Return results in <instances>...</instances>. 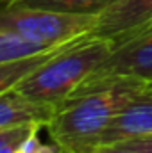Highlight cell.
<instances>
[{"label":"cell","instance_id":"1","mask_svg":"<svg viewBox=\"0 0 152 153\" xmlns=\"http://www.w3.org/2000/svg\"><path fill=\"white\" fill-rule=\"evenodd\" d=\"M143 87L140 84H113L68 98L45 126L52 143L63 153L93 152L116 112Z\"/></svg>","mask_w":152,"mask_h":153},{"label":"cell","instance_id":"2","mask_svg":"<svg viewBox=\"0 0 152 153\" xmlns=\"http://www.w3.org/2000/svg\"><path fill=\"white\" fill-rule=\"evenodd\" d=\"M109 52V39L88 34L54 52L31 75L25 76L14 91L32 102L57 109L99 68Z\"/></svg>","mask_w":152,"mask_h":153},{"label":"cell","instance_id":"3","mask_svg":"<svg viewBox=\"0 0 152 153\" xmlns=\"http://www.w3.org/2000/svg\"><path fill=\"white\" fill-rule=\"evenodd\" d=\"M97 16L66 14L48 9L11 4L0 9V29L41 48H59L91 34Z\"/></svg>","mask_w":152,"mask_h":153},{"label":"cell","instance_id":"4","mask_svg":"<svg viewBox=\"0 0 152 153\" xmlns=\"http://www.w3.org/2000/svg\"><path fill=\"white\" fill-rule=\"evenodd\" d=\"M113 84H152V25L127 38L111 41L109 55L77 87L72 96Z\"/></svg>","mask_w":152,"mask_h":153},{"label":"cell","instance_id":"5","mask_svg":"<svg viewBox=\"0 0 152 153\" xmlns=\"http://www.w3.org/2000/svg\"><path fill=\"white\" fill-rule=\"evenodd\" d=\"M149 25H152V0H116L99 16L90 36L116 41Z\"/></svg>","mask_w":152,"mask_h":153},{"label":"cell","instance_id":"6","mask_svg":"<svg viewBox=\"0 0 152 153\" xmlns=\"http://www.w3.org/2000/svg\"><path fill=\"white\" fill-rule=\"evenodd\" d=\"M152 134V93L145 87L116 112L99 139V146L118 144L132 137Z\"/></svg>","mask_w":152,"mask_h":153},{"label":"cell","instance_id":"7","mask_svg":"<svg viewBox=\"0 0 152 153\" xmlns=\"http://www.w3.org/2000/svg\"><path fill=\"white\" fill-rule=\"evenodd\" d=\"M56 111H57L56 107L32 102L13 89L0 94V128L18 126V125L47 126V123L52 119Z\"/></svg>","mask_w":152,"mask_h":153},{"label":"cell","instance_id":"8","mask_svg":"<svg viewBox=\"0 0 152 153\" xmlns=\"http://www.w3.org/2000/svg\"><path fill=\"white\" fill-rule=\"evenodd\" d=\"M116 0H16L18 5L48 9L66 14H84V16H100L106 13Z\"/></svg>","mask_w":152,"mask_h":153},{"label":"cell","instance_id":"9","mask_svg":"<svg viewBox=\"0 0 152 153\" xmlns=\"http://www.w3.org/2000/svg\"><path fill=\"white\" fill-rule=\"evenodd\" d=\"M63 48V46H59ZM59 48H52L47 52H41L31 57H23V59H16V61H9V62H2L0 64V94L13 91L27 75H31L39 64H43L54 52H57Z\"/></svg>","mask_w":152,"mask_h":153},{"label":"cell","instance_id":"10","mask_svg":"<svg viewBox=\"0 0 152 153\" xmlns=\"http://www.w3.org/2000/svg\"><path fill=\"white\" fill-rule=\"evenodd\" d=\"M48 50H52V48H48ZM41 52H47V48H41L13 32L0 29V64L16 61V59H23V57H31V55H36Z\"/></svg>","mask_w":152,"mask_h":153},{"label":"cell","instance_id":"11","mask_svg":"<svg viewBox=\"0 0 152 153\" xmlns=\"http://www.w3.org/2000/svg\"><path fill=\"white\" fill-rule=\"evenodd\" d=\"M41 128V125H18L0 128V153H14L31 134L39 132Z\"/></svg>","mask_w":152,"mask_h":153},{"label":"cell","instance_id":"12","mask_svg":"<svg viewBox=\"0 0 152 153\" xmlns=\"http://www.w3.org/2000/svg\"><path fill=\"white\" fill-rule=\"evenodd\" d=\"M14 153H63V152L59 150V146L56 143H52V144L41 143L38 137V132H34L18 146V150Z\"/></svg>","mask_w":152,"mask_h":153},{"label":"cell","instance_id":"13","mask_svg":"<svg viewBox=\"0 0 152 153\" xmlns=\"http://www.w3.org/2000/svg\"><path fill=\"white\" fill-rule=\"evenodd\" d=\"M118 144L125 146V148H131V150H136V152H141V153H152V134L132 137V139H127V141L118 143Z\"/></svg>","mask_w":152,"mask_h":153},{"label":"cell","instance_id":"14","mask_svg":"<svg viewBox=\"0 0 152 153\" xmlns=\"http://www.w3.org/2000/svg\"><path fill=\"white\" fill-rule=\"evenodd\" d=\"M90 153H141V152H136V150H131V148H125V146H120V144H104V146H97Z\"/></svg>","mask_w":152,"mask_h":153},{"label":"cell","instance_id":"15","mask_svg":"<svg viewBox=\"0 0 152 153\" xmlns=\"http://www.w3.org/2000/svg\"><path fill=\"white\" fill-rule=\"evenodd\" d=\"M16 0H0V9L2 7H7V5H11V4H14Z\"/></svg>","mask_w":152,"mask_h":153},{"label":"cell","instance_id":"16","mask_svg":"<svg viewBox=\"0 0 152 153\" xmlns=\"http://www.w3.org/2000/svg\"><path fill=\"white\" fill-rule=\"evenodd\" d=\"M145 89H147V91H150V93H152V84H149V85H145Z\"/></svg>","mask_w":152,"mask_h":153}]
</instances>
